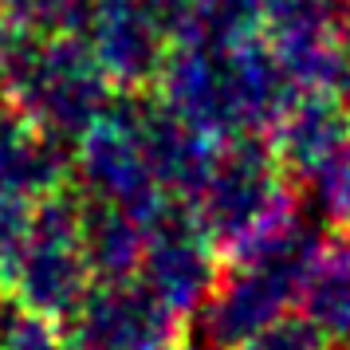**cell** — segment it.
I'll list each match as a JSON object with an SVG mask.
<instances>
[{
    "label": "cell",
    "mask_w": 350,
    "mask_h": 350,
    "mask_svg": "<svg viewBox=\"0 0 350 350\" xmlns=\"http://www.w3.org/2000/svg\"><path fill=\"white\" fill-rule=\"evenodd\" d=\"M20 295L40 311H67L75 307L87 284V240L75 217L64 208H40L28 224V237L12 256Z\"/></svg>",
    "instance_id": "6da1fadb"
},
{
    "label": "cell",
    "mask_w": 350,
    "mask_h": 350,
    "mask_svg": "<svg viewBox=\"0 0 350 350\" xmlns=\"http://www.w3.org/2000/svg\"><path fill=\"white\" fill-rule=\"evenodd\" d=\"M103 79L107 71L95 51H79L75 44H48L20 71V95L36 118L48 126H87L95 111H103Z\"/></svg>",
    "instance_id": "7a4b0ae2"
},
{
    "label": "cell",
    "mask_w": 350,
    "mask_h": 350,
    "mask_svg": "<svg viewBox=\"0 0 350 350\" xmlns=\"http://www.w3.org/2000/svg\"><path fill=\"white\" fill-rule=\"evenodd\" d=\"M170 303L154 287H111L79 311L67 350H161Z\"/></svg>",
    "instance_id": "3957f363"
},
{
    "label": "cell",
    "mask_w": 350,
    "mask_h": 350,
    "mask_svg": "<svg viewBox=\"0 0 350 350\" xmlns=\"http://www.w3.org/2000/svg\"><path fill=\"white\" fill-rule=\"evenodd\" d=\"M95 36V59L107 75L138 79V75H150L161 59L158 20L138 0H98Z\"/></svg>",
    "instance_id": "277c9868"
},
{
    "label": "cell",
    "mask_w": 350,
    "mask_h": 350,
    "mask_svg": "<svg viewBox=\"0 0 350 350\" xmlns=\"http://www.w3.org/2000/svg\"><path fill=\"white\" fill-rule=\"evenodd\" d=\"M275 185H271L268 170L252 158V154H237L224 170H208V221L217 228H232V232H252L256 217L264 221Z\"/></svg>",
    "instance_id": "5b68a950"
},
{
    "label": "cell",
    "mask_w": 350,
    "mask_h": 350,
    "mask_svg": "<svg viewBox=\"0 0 350 350\" xmlns=\"http://www.w3.org/2000/svg\"><path fill=\"white\" fill-rule=\"evenodd\" d=\"M146 264H150L154 291H158L170 307H189V303H197L208 291V284H213L205 248H201V240H193L189 232L150 237Z\"/></svg>",
    "instance_id": "8992f818"
},
{
    "label": "cell",
    "mask_w": 350,
    "mask_h": 350,
    "mask_svg": "<svg viewBox=\"0 0 350 350\" xmlns=\"http://www.w3.org/2000/svg\"><path fill=\"white\" fill-rule=\"evenodd\" d=\"M51 170V158H48V146L36 142L28 126L12 118L8 111H0V197L4 193H20L36 189Z\"/></svg>",
    "instance_id": "52a82bcc"
},
{
    "label": "cell",
    "mask_w": 350,
    "mask_h": 350,
    "mask_svg": "<svg viewBox=\"0 0 350 350\" xmlns=\"http://www.w3.org/2000/svg\"><path fill=\"white\" fill-rule=\"evenodd\" d=\"M311 295V319L331 338H350V256H327V264L315 260L307 275Z\"/></svg>",
    "instance_id": "ba28073f"
},
{
    "label": "cell",
    "mask_w": 350,
    "mask_h": 350,
    "mask_svg": "<svg viewBox=\"0 0 350 350\" xmlns=\"http://www.w3.org/2000/svg\"><path fill=\"white\" fill-rule=\"evenodd\" d=\"M240 350H331V334L319 327L315 319H275L268 327H260L256 334H248Z\"/></svg>",
    "instance_id": "9c48e42d"
},
{
    "label": "cell",
    "mask_w": 350,
    "mask_h": 350,
    "mask_svg": "<svg viewBox=\"0 0 350 350\" xmlns=\"http://www.w3.org/2000/svg\"><path fill=\"white\" fill-rule=\"evenodd\" d=\"M0 350H67L55 334H48L44 323H36L28 315H16L12 327L0 331Z\"/></svg>",
    "instance_id": "30bf717a"
}]
</instances>
